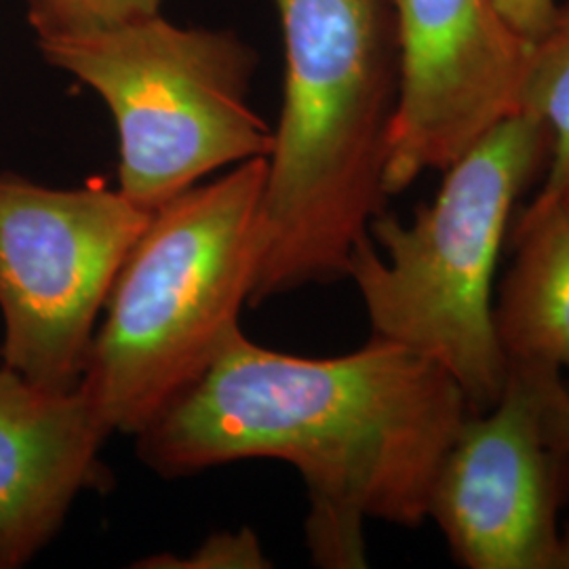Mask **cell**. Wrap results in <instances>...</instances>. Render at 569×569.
Returning <instances> with one entry per match:
<instances>
[{"mask_svg":"<svg viewBox=\"0 0 569 569\" xmlns=\"http://www.w3.org/2000/svg\"><path fill=\"white\" fill-rule=\"evenodd\" d=\"M528 367L531 382L536 388L540 425L547 443L569 460V380L561 369L549 366Z\"/></svg>","mask_w":569,"mask_h":569,"instance_id":"14","label":"cell"},{"mask_svg":"<svg viewBox=\"0 0 569 569\" xmlns=\"http://www.w3.org/2000/svg\"><path fill=\"white\" fill-rule=\"evenodd\" d=\"M563 456L547 443L528 367L509 363L500 401L470 413L428 498L449 552L467 569H555Z\"/></svg>","mask_w":569,"mask_h":569,"instance_id":"8","label":"cell"},{"mask_svg":"<svg viewBox=\"0 0 569 569\" xmlns=\"http://www.w3.org/2000/svg\"><path fill=\"white\" fill-rule=\"evenodd\" d=\"M283 110L260 207L262 258L249 306L348 279L387 211L401 58L390 0H274Z\"/></svg>","mask_w":569,"mask_h":569,"instance_id":"2","label":"cell"},{"mask_svg":"<svg viewBox=\"0 0 569 569\" xmlns=\"http://www.w3.org/2000/svg\"><path fill=\"white\" fill-rule=\"evenodd\" d=\"M110 435L81 385L39 387L0 366V569L28 566L82 491L108 486Z\"/></svg>","mask_w":569,"mask_h":569,"instance_id":"9","label":"cell"},{"mask_svg":"<svg viewBox=\"0 0 569 569\" xmlns=\"http://www.w3.org/2000/svg\"><path fill=\"white\" fill-rule=\"evenodd\" d=\"M401 89L390 133L388 194L443 171L489 129L523 110L531 41L496 0H390Z\"/></svg>","mask_w":569,"mask_h":569,"instance_id":"7","label":"cell"},{"mask_svg":"<svg viewBox=\"0 0 569 569\" xmlns=\"http://www.w3.org/2000/svg\"><path fill=\"white\" fill-rule=\"evenodd\" d=\"M549 159L547 122L510 117L443 169L437 197L409 222L378 216L350 260L371 336L443 367L475 413L496 406L509 380L493 277L515 204Z\"/></svg>","mask_w":569,"mask_h":569,"instance_id":"4","label":"cell"},{"mask_svg":"<svg viewBox=\"0 0 569 569\" xmlns=\"http://www.w3.org/2000/svg\"><path fill=\"white\" fill-rule=\"evenodd\" d=\"M472 409L439 363L371 336L310 359L239 329L203 376L138 435L146 467L186 477L239 460L296 468L312 559L363 568L366 519L420 528L435 472Z\"/></svg>","mask_w":569,"mask_h":569,"instance_id":"1","label":"cell"},{"mask_svg":"<svg viewBox=\"0 0 569 569\" xmlns=\"http://www.w3.org/2000/svg\"><path fill=\"white\" fill-rule=\"evenodd\" d=\"M140 568H270L258 536L251 529L220 531L207 538L197 552L188 557L159 555L146 559Z\"/></svg>","mask_w":569,"mask_h":569,"instance_id":"13","label":"cell"},{"mask_svg":"<svg viewBox=\"0 0 569 569\" xmlns=\"http://www.w3.org/2000/svg\"><path fill=\"white\" fill-rule=\"evenodd\" d=\"M555 569H569V526L559 529V545L555 557Z\"/></svg>","mask_w":569,"mask_h":569,"instance_id":"16","label":"cell"},{"mask_svg":"<svg viewBox=\"0 0 569 569\" xmlns=\"http://www.w3.org/2000/svg\"><path fill=\"white\" fill-rule=\"evenodd\" d=\"M523 110L540 117L550 131L547 178L529 204L547 207L569 169V0L557 4L547 30L531 42Z\"/></svg>","mask_w":569,"mask_h":569,"instance_id":"11","label":"cell"},{"mask_svg":"<svg viewBox=\"0 0 569 569\" xmlns=\"http://www.w3.org/2000/svg\"><path fill=\"white\" fill-rule=\"evenodd\" d=\"M266 169L258 157L183 190L124 258L79 382L112 432L138 437L241 329L262 258Z\"/></svg>","mask_w":569,"mask_h":569,"instance_id":"3","label":"cell"},{"mask_svg":"<svg viewBox=\"0 0 569 569\" xmlns=\"http://www.w3.org/2000/svg\"><path fill=\"white\" fill-rule=\"evenodd\" d=\"M515 260L493 302L509 363L569 369V204L526 209L512 230Z\"/></svg>","mask_w":569,"mask_h":569,"instance_id":"10","label":"cell"},{"mask_svg":"<svg viewBox=\"0 0 569 569\" xmlns=\"http://www.w3.org/2000/svg\"><path fill=\"white\" fill-rule=\"evenodd\" d=\"M500 13L528 41H536L552 20L557 0H496Z\"/></svg>","mask_w":569,"mask_h":569,"instance_id":"15","label":"cell"},{"mask_svg":"<svg viewBox=\"0 0 569 569\" xmlns=\"http://www.w3.org/2000/svg\"><path fill=\"white\" fill-rule=\"evenodd\" d=\"M150 216L103 183L49 188L0 173V366L39 387H77Z\"/></svg>","mask_w":569,"mask_h":569,"instance_id":"6","label":"cell"},{"mask_svg":"<svg viewBox=\"0 0 569 569\" xmlns=\"http://www.w3.org/2000/svg\"><path fill=\"white\" fill-rule=\"evenodd\" d=\"M39 47L110 108L121 146L119 190L148 211L222 167L272 152L274 131L249 106L256 60L228 32L152 16L39 39Z\"/></svg>","mask_w":569,"mask_h":569,"instance_id":"5","label":"cell"},{"mask_svg":"<svg viewBox=\"0 0 569 569\" xmlns=\"http://www.w3.org/2000/svg\"><path fill=\"white\" fill-rule=\"evenodd\" d=\"M39 39L74 37L159 16L161 0H23Z\"/></svg>","mask_w":569,"mask_h":569,"instance_id":"12","label":"cell"},{"mask_svg":"<svg viewBox=\"0 0 569 569\" xmlns=\"http://www.w3.org/2000/svg\"><path fill=\"white\" fill-rule=\"evenodd\" d=\"M555 201H563V203L569 204V169L568 173H566V178H563V182L559 186V190H557V194H555V199H552L550 203H555ZM549 204H547V207H549ZM529 209H542V207H529Z\"/></svg>","mask_w":569,"mask_h":569,"instance_id":"17","label":"cell"}]
</instances>
